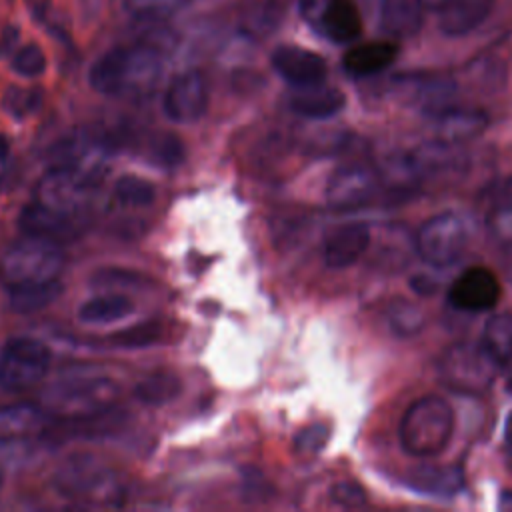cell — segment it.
Masks as SVG:
<instances>
[{"label":"cell","mask_w":512,"mask_h":512,"mask_svg":"<svg viewBox=\"0 0 512 512\" xmlns=\"http://www.w3.org/2000/svg\"><path fill=\"white\" fill-rule=\"evenodd\" d=\"M162 74V52L152 42H134L104 52L90 68V86L104 96H144Z\"/></svg>","instance_id":"1"},{"label":"cell","mask_w":512,"mask_h":512,"mask_svg":"<svg viewBox=\"0 0 512 512\" xmlns=\"http://www.w3.org/2000/svg\"><path fill=\"white\" fill-rule=\"evenodd\" d=\"M454 412L442 396H422L404 412L398 438L402 448L414 458H434L444 452L452 438Z\"/></svg>","instance_id":"2"},{"label":"cell","mask_w":512,"mask_h":512,"mask_svg":"<svg viewBox=\"0 0 512 512\" xmlns=\"http://www.w3.org/2000/svg\"><path fill=\"white\" fill-rule=\"evenodd\" d=\"M56 490L70 500L92 506H120L122 484L116 472L92 454L70 456L54 474Z\"/></svg>","instance_id":"3"},{"label":"cell","mask_w":512,"mask_h":512,"mask_svg":"<svg viewBox=\"0 0 512 512\" xmlns=\"http://www.w3.org/2000/svg\"><path fill=\"white\" fill-rule=\"evenodd\" d=\"M118 386L104 376H70L48 386L42 394V408L50 416L66 420L102 414L114 406Z\"/></svg>","instance_id":"4"},{"label":"cell","mask_w":512,"mask_h":512,"mask_svg":"<svg viewBox=\"0 0 512 512\" xmlns=\"http://www.w3.org/2000/svg\"><path fill=\"white\" fill-rule=\"evenodd\" d=\"M64 252L58 242L28 236L14 242L0 260V278L8 288L58 280L64 268Z\"/></svg>","instance_id":"5"},{"label":"cell","mask_w":512,"mask_h":512,"mask_svg":"<svg viewBox=\"0 0 512 512\" xmlns=\"http://www.w3.org/2000/svg\"><path fill=\"white\" fill-rule=\"evenodd\" d=\"M498 364L482 344L456 342L444 350L438 376L446 388L458 394H482L496 378Z\"/></svg>","instance_id":"6"},{"label":"cell","mask_w":512,"mask_h":512,"mask_svg":"<svg viewBox=\"0 0 512 512\" xmlns=\"http://www.w3.org/2000/svg\"><path fill=\"white\" fill-rule=\"evenodd\" d=\"M98 178L68 166L54 164L38 182L36 202L54 208L58 212L80 216L96 194Z\"/></svg>","instance_id":"7"},{"label":"cell","mask_w":512,"mask_h":512,"mask_svg":"<svg viewBox=\"0 0 512 512\" xmlns=\"http://www.w3.org/2000/svg\"><path fill=\"white\" fill-rule=\"evenodd\" d=\"M50 368V350L36 338H12L0 352V388L20 392L38 384Z\"/></svg>","instance_id":"8"},{"label":"cell","mask_w":512,"mask_h":512,"mask_svg":"<svg viewBox=\"0 0 512 512\" xmlns=\"http://www.w3.org/2000/svg\"><path fill=\"white\" fill-rule=\"evenodd\" d=\"M414 246L426 264L448 268L460 260L466 248V228L456 214H436L418 228Z\"/></svg>","instance_id":"9"},{"label":"cell","mask_w":512,"mask_h":512,"mask_svg":"<svg viewBox=\"0 0 512 512\" xmlns=\"http://www.w3.org/2000/svg\"><path fill=\"white\" fill-rule=\"evenodd\" d=\"M208 80L198 70L178 74L164 92V114L176 124H192L208 110Z\"/></svg>","instance_id":"10"},{"label":"cell","mask_w":512,"mask_h":512,"mask_svg":"<svg viewBox=\"0 0 512 512\" xmlns=\"http://www.w3.org/2000/svg\"><path fill=\"white\" fill-rule=\"evenodd\" d=\"M378 192V178L366 166L338 168L326 186V202L334 210H358L368 206Z\"/></svg>","instance_id":"11"},{"label":"cell","mask_w":512,"mask_h":512,"mask_svg":"<svg viewBox=\"0 0 512 512\" xmlns=\"http://www.w3.org/2000/svg\"><path fill=\"white\" fill-rule=\"evenodd\" d=\"M500 298L496 276L484 266H470L448 288V302L456 310L482 312L490 310Z\"/></svg>","instance_id":"12"},{"label":"cell","mask_w":512,"mask_h":512,"mask_svg":"<svg viewBox=\"0 0 512 512\" xmlns=\"http://www.w3.org/2000/svg\"><path fill=\"white\" fill-rule=\"evenodd\" d=\"M80 224V216L58 212L40 202H32L20 212V230L24 234L46 238L52 242L74 238L80 232Z\"/></svg>","instance_id":"13"},{"label":"cell","mask_w":512,"mask_h":512,"mask_svg":"<svg viewBox=\"0 0 512 512\" xmlns=\"http://www.w3.org/2000/svg\"><path fill=\"white\" fill-rule=\"evenodd\" d=\"M274 70L292 86H308L324 82L326 62L320 54L300 46H278L272 52Z\"/></svg>","instance_id":"14"},{"label":"cell","mask_w":512,"mask_h":512,"mask_svg":"<svg viewBox=\"0 0 512 512\" xmlns=\"http://www.w3.org/2000/svg\"><path fill=\"white\" fill-rule=\"evenodd\" d=\"M370 244V228L364 222H348L332 230L324 242V262L328 268H348L360 260Z\"/></svg>","instance_id":"15"},{"label":"cell","mask_w":512,"mask_h":512,"mask_svg":"<svg viewBox=\"0 0 512 512\" xmlns=\"http://www.w3.org/2000/svg\"><path fill=\"white\" fill-rule=\"evenodd\" d=\"M346 104L344 94L328 86L324 82L308 84V86H296L294 94L290 96V108L304 116V118H314V120H324L336 116Z\"/></svg>","instance_id":"16"},{"label":"cell","mask_w":512,"mask_h":512,"mask_svg":"<svg viewBox=\"0 0 512 512\" xmlns=\"http://www.w3.org/2000/svg\"><path fill=\"white\" fill-rule=\"evenodd\" d=\"M412 490L430 496H452L464 486V470L458 464H424L404 478Z\"/></svg>","instance_id":"17"},{"label":"cell","mask_w":512,"mask_h":512,"mask_svg":"<svg viewBox=\"0 0 512 512\" xmlns=\"http://www.w3.org/2000/svg\"><path fill=\"white\" fill-rule=\"evenodd\" d=\"M396 56L398 46L394 42L376 40L350 48L342 58V66L346 74L354 78H366L386 70L396 60Z\"/></svg>","instance_id":"18"},{"label":"cell","mask_w":512,"mask_h":512,"mask_svg":"<svg viewBox=\"0 0 512 512\" xmlns=\"http://www.w3.org/2000/svg\"><path fill=\"white\" fill-rule=\"evenodd\" d=\"M48 412L34 404L0 406V442L24 440L42 432L48 424Z\"/></svg>","instance_id":"19"},{"label":"cell","mask_w":512,"mask_h":512,"mask_svg":"<svg viewBox=\"0 0 512 512\" xmlns=\"http://www.w3.org/2000/svg\"><path fill=\"white\" fill-rule=\"evenodd\" d=\"M488 230L500 240H512V176L494 182L482 200Z\"/></svg>","instance_id":"20"},{"label":"cell","mask_w":512,"mask_h":512,"mask_svg":"<svg viewBox=\"0 0 512 512\" xmlns=\"http://www.w3.org/2000/svg\"><path fill=\"white\" fill-rule=\"evenodd\" d=\"M320 26L332 42L356 40L362 32V18L354 0H328L320 12Z\"/></svg>","instance_id":"21"},{"label":"cell","mask_w":512,"mask_h":512,"mask_svg":"<svg viewBox=\"0 0 512 512\" xmlns=\"http://www.w3.org/2000/svg\"><path fill=\"white\" fill-rule=\"evenodd\" d=\"M494 0H456L440 10L438 26L446 36H464L478 28L492 12Z\"/></svg>","instance_id":"22"},{"label":"cell","mask_w":512,"mask_h":512,"mask_svg":"<svg viewBox=\"0 0 512 512\" xmlns=\"http://www.w3.org/2000/svg\"><path fill=\"white\" fill-rule=\"evenodd\" d=\"M438 118V134L444 138V142H462L476 134H480L486 126L484 114L476 110H460V108H446Z\"/></svg>","instance_id":"23"},{"label":"cell","mask_w":512,"mask_h":512,"mask_svg":"<svg viewBox=\"0 0 512 512\" xmlns=\"http://www.w3.org/2000/svg\"><path fill=\"white\" fill-rule=\"evenodd\" d=\"M132 310L134 304L128 296L112 292L86 300L78 310V318L86 324H110L126 318Z\"/></svg>","instance_id":"24"},{"label":"cell","mask_w":512,"mask_h":512,"mask_svg":"<svg viewBox=\"0 0 512 512\" xmlns=\"http://www.w3.org/2000/svg\"><path fill=\"white\" fill-rule=\"evenodd\" d=\"M60 292H62V284L58 280L14 286L10 288L8 304H10V310L18 314H32L50 306L60 296Z\"/></svg>","instance_id":"25"},{"label":"cell","mask_w":512,"mask_h":512,"mask_svg":"<svg viewBox=\"0 0 512 512\" xmlns=\"http://www.w3.org/2000/svg\"><path fill=\"white\" fill-rule=\"evenodd\" d=\"M486 352L498 366L512 362V314H494L486 320L482 330V342Z\"/></svg>","instance_id":"26"},{"label":"cell","mask_w":512,"mask_h":512,"mask_svg":"<svg viewBox=\"0 0 512 512\" xmlns=\"http://www.w3.org/2000/svg\"><path fill=\"white\" fill-rule=\"evenodd\" d=\"M182 380L172 372H154L134 386V396L146 406H164L182 394Z\"/></svg>","instance_id":"27"},{"label":"cell","mask_w":512,"mask_h":512,"mask_svg":"<svg viewBox=\"0 0 512 512\" xmlns=\"http://www.w3.org/2000/svg\"><path fill=\"white\" fill-rule=\"evenodd\" d=\"M420 4L410 0H386L380 14V28L392 36H410L420 28Z\"/></svg>","instance_id":"28"},{"label":"cell","mask_w":512,"mask_h":512,"mask_svg":"<svg viewBox=\"0 0 512 512\" xmlns=\"http://www.w3.org/2000/svg\"><path fill=\"white\" fill-rule=\"evenodd\" d=\"M282 16H284L282 0H258L244 14L242 28L254 36H268L280 26Z\"/></svg>","instance_id":"29"},{"label":"cell","mask_w":512,"mask_h":512,"mask_svg":"<svg viewBox=\"0 0 512 512\" xmlns=\"http://www.w3.org/2000/svg\"><path fill=\"white\" fill-rule=\"evenodd\" d=\"M114 198L122 204V206H130V208H144L150 206L156 198V188L152 182L126 174L122 176L116 184H114Z\"/></svg>","instance_id":"30"},{"label":"cell","mask_w":512,"mask_h":512,"mask_svg":"<svg viewBox=\"0 0 512 512\" xmlns=\"http://www.w3.org/2000/svg\"><path fill=\"white\" fill-rule=\"evenodd\" d=\"M146 148H148V158L154 164H160L164 168H172L184 160V144L172 132L154 134L146 144Z\"/></svg>","instance_id":"31"},{"label":"cell","mask_w":512,"mask_h":512,"mask_svg":"<svg viewBox=\"0 0 512 512\" xmlns=\"http://www.w3.org/2000/svg\"><path fill=\"white\" fill-rule=\"evenodd\" d=\"M42 104V92L38 88H22V86H10L6 92H4V98H2V106L4 110L22 120L30 114H34Z\"/></svg>","instance_id":"32"},{"label":"cell","mask_w":512,"mask_h":512,"mask_svg":"<svg viewBox=\"0 0 512 512\" xmlns=\"http://www.w3.org/2000/svg\"><path fill=\"white\" fill-rule=\"evenodd\" d=\"M162 336V324L156 320H144L138 324H132L112 336V342L120 348H144Z\"/></svg>","instance_id":"33"},{"label":"cell","mask_w":512,"mask_h":512,"mask_svg":"<svg viewBox=\"0 0 512 512\" xmlns=\"http://www.w3.org/2000/svg\"><path fill=\"white\" fill-rule=\"evenodd\" d=\"M386 318H388L392 332L402 338L414 336L416 332H420V328L424 324L422 312L416 306H412L410 302H398V304L390 306Z\"/></svg>","instance_id":"34"},{"label":"cell","mask_w":512,"mask_h":512,"mask_svg":"<svg viewBox=\"0 0 512 512\" xmlns=\"http://www.w3.org/2000/svg\"><path fill=\"white\" fill-rule=\"evenodd\" d=\"M12 70L24 78H36L46 70L44 50L36 44H24L12 56Z\"/></svg>","instance_id":"35"},{"label":"cell","mask_w":512,"mask_h":512,"mask_svg":"<svg viewBox=\"0 0 512 512\" xmlns=\"http://www.w3.org/2000/svg\"><path fill=\"white\" fill-rule=\"evenodd\" d=\"M328 438H330V428L322 422H314L296 434L294 450L298 454H306V456L318 454L326 446Z\"/></svg>","instance_id":"36"},{"label":"cell","mask_w":512,"mask_h":512,"mask_svg":"<svg viewBox=\"0 0 512 512\" xmlns=\"http://www.w3.org/2000/svg\"><path fill=\"white\" fill-rule=\"evenodd\" d=\"M188 0H126L132 14L142 18H166L184 8Z\"/></svg>","instance_id":"37"},{"label":"cell","mask_w":512,"mask_h":512,"mask_svg":"<svg viewBox=\"0 0 512 512\" xmlns=\"http://www.w3.org/2000/svg\"><path fill=\"white\" fill-rule=\"evenodd\" d=\"M330 496L336 504L344 508H358L366 504V490L356 482H336L330 490Z\"/></svg>","instance_id":"38"},{"label":"cell","mask_w":512,"mask_h":512,"mask_svg":"<svg viewBox=\"0 0 512 512\" xmlns=\"http://www.w3.org/2000/svg\"><path fill=\"white\" fill-rule=\"evenodd\" d=\"M456 0H418V4L422 6V8H428V10H444V8H448L450 4H454Z\"/></svg>","instance_id":"39"},{"label":"cell","mask_w":512,"mask_h":512,"mask_svg":"<svg viewBox=\"0 0 512 512\" xmlns=\"http://www.w3.org/2000/svg\"><path fill=\"white\" fill-rule=\"evenodd\" d=\"M8 152H10V140L6 134L0 132V162H4L8 158Z\"/></svg>","instance_id":"40"},{"label":"cell","mask_w":512,"mask_h":512,"mask_svg":"<svg viewBox=\"0 0 512 512\" xmlns=\"http://www.w3.org/2000/svg\"><path fill=\"white\" fill-rule=\"evenodd\" d=\"M504 440H506L508 448L512 450V414L508 416V420H506V424H504Z\"/></svg>","instance_id":"41"},{"label":"cell","mask_w":512,"mask_h":512,"mask_svg":"<svg viewBox=\"0 0 512 512\" xmlns=\"http://www.w3.org/2000/svg\"><path fill=\"white\" fill-rule=\"evenodd\" d=\"M508 366H510V390H512V362Z\"/></svg>","instance_id":"42"},{"label":"cell","mask_w":512,"mask_h":512,"mask_svg":"<svg viewBox=\"0 0 512 512\" xmlns=\"http://www.w3.org/2000/svg\"><path fill=\"white\" fill-rule=\"evenodd\" d=\"M2 480H4V474H2V470H0V488H2Z\"/></svg>","instance_id":"43"}]
</instances>
